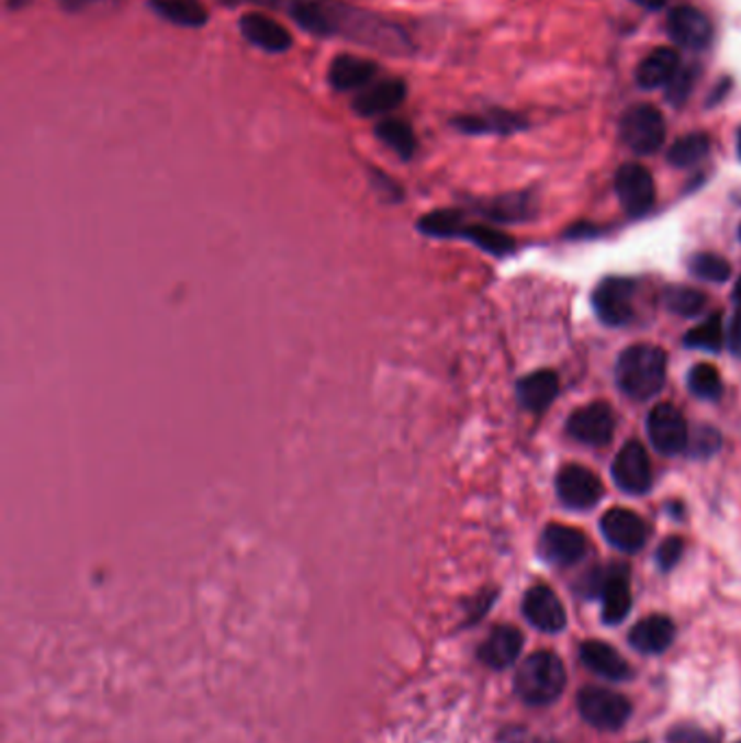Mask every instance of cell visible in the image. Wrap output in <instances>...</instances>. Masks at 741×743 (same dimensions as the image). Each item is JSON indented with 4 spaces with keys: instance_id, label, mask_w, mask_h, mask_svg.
Instances as JSON below:
<instances>
[{
    "instance_id": "44",
    "label": "cell",
    "mask_w": 741,
    "mask_h": 743,
    "mask_svg": "<svg viewBox=\"0 0 741 743\" xmlns=\"http://www.w3.org/2000/svg\"><path fill=\"white\" fill-rule=\"evenodd\" d=\"M33 0H7V7L11 9V11H15V9H24V7H29Z\"/></svg>"
},
{
    "instance_id": "46",
    "label": "cell",
    "mask_w": 741,
    "mask_h": 743,
    "mask_svg": "<svg viewBox=\"0 0 741 743\" xmlns=\"http://www.w3.org/2000/svg\"><path fill=\"white\" fill-rule=\"evenodd\" d=\"M733 301H736V305H738V309H741V279L738 281V285H736V290H733Z\"/></svg>"
},
{
    "instance_id": "2",
    "label": "cell",
    "mask_w": 741,
    "mask_h": 743,
    "mask_svg": "<svg viewBox=\"0 0 741 743\" xmlns=\"http://www.w3.org/2000/svg\"><path fill=\"white\" fill-rule=\"evenodd\" d=\"M665 372L667 357L659 346L636 344L620 354L616 365V381L627 396L636 401H648L663 390Z\"/></svg>"
},
{
    "instance_id": "43",
    "label": "cell",
    "mask_w": 741,
    "mask_h": 743,
    "mask_svg": "<svg viewBox=\"0 0 741 743\" xmlns=\"http://www.w3.org/2000/svg\"><path fill=\"white\" fill-rule=\"evenodd\" d=\"M226 7H239V4H266V7H272L277 4V0H217Z\"/></svg>"
},
{
    "instance_id": "21",
    "label": "cell",
    "mask_w": 741,
    "mask_h": 743,
    "mask_svg": "<svg viewBox=\"0 0 741 743\" xmlns=\"http://www.w3.org/2000/svg\"><path fill=\"white\" fill-rule=\"evenodd\" d=\"M525 645V638L518 629L514 627H498L485 639V643L479 650V656L485 665L494 669H507L512 667Z\"/></svg>"
},
{
    "instance_id": "48",
    "label": "cell",
    "mask_w": 741,
    "mask_h": 743,
    "mask_svg": "<svg viewBox=\"0 0 741 743\" xmlns=\"http://www.w3.org/2000/svg\"><path fill=\"white\" fill-rule=\"evenodd\" d=\"M740 237H741V226H740Z\"/></svg>"
},
{
    "instance_id": "36",
    "label": "cell",
    "mask_w": 741,
    "mask_h": 743,
    "mask_svg": "<svg viewBox=\"0 0 741 743\" xmlns=\"http://www.w3.org/2000/svg\"><path fill=\"white\" fill-rule=\"evenodd\" d=\"M685 550V541L681 537H667L661 541L659 550H656V565L663 572H670L683 556Z\"/></svg>"
},
{
    "instance_id": "20",
    "label": "cell",
    "mask_w": 741,
    "mask_h": 743,
    "mask_svg": "<svg viewBox=\"0 0 741 743\" xmlns=\"http://www.w3.org/2000/svg\"><path fill=\"white\" fill-rule=\"evenodd\" d=\"M579 654H581L583 665L590 672H594V674H598L607 680H629L631 678L629 663L620 656V652L616 648H611L605 641H596V639L585 641L581 645Z\"/></svg>"
},
{
    "instance_id": "6",
    "label": "cell",
    "mask_w": 741,
    "mask_h": 743,
    "mask_svg": "<svg viewBox=\"0 0 741 743\" xmlns=\"http://www.w3.org/2000/svg\"><path fill=\"white\" fill-rule=\"evenodd\" d=\"M620 137L636 155H652L665 142V122L656 106H631L620 120Z\"/></svg>"
},
{
    "instance_id": "26",
    "label": "cell",
    "mask_w": 741,
    "mask_h": 743,
    "mask_svg": "<svg viewBox=\"0 0 741 743\" xmlns=\"http://www.w3.org/2000/svg\"><path fill=\"white\" fill-rule=\"evenodd\" d=\"M374 133L403 161H409L416 155L418 139H416V133H414V128H412V124L407 120L385 117V120H381L374 126Z\"/></svg>"
},
{
    "instance_id": "39",
    "label": "cell",
    "mask_w": 741,
    "mask_h": 743,
    "mask_svg": "<svg viewBox=\"0 0 741 743\" xmlns=\"http://www.w3.org/2000/svg\"><path fill=\"white\" fill-rule=\"evenodd\" d=\"M372 183L385 201H403V188L392 177H388L385 172L372 170Z\"/></svg>"
},
{
    "instance_id": "25",
    "label": "cell",
    "mask_w": 741,
    "mask_h": 743,
    "mask_svg": "<svg viewBox=\"0 0 741 743\" xmlns=\"http://www.w3.org/2000/svg\"><path fill=\"white\" fill-rule=\"evenodd\" d=\"M148 4L161 20L183 29H201L210 22V11L201 0H148Z\"/></svg>"
},
{
    "instance_id": "10",
    "label": "cell",
    "mask_w": 741,
    "mask_h": 743,
    "mask_svg": "<svg viewBox=\"0 0 741 743\" xmlns=\"http://www.w3.org/2000/svg\"><path fill=\"white\" fill-rule=\"evenodd\" d=\"M587 537L574 527L548 525L539 539V554L546 563L557 567L576 565L587 556Z\"/></svg>"
},
{
    "instance_id": "27",
    "label": "cell",
    "mask_w": 741,
    "mask_h": 743,
    "mask_svg": "<svg viewBox=\"0 0 741 743\" xmlns=\"http://www.w3.org/2000/svg\"><path fill=\"white\" fill-rule=\"evenodd\" d=\"M457 239H468L474 246H479L481 250H485L490 255H496V257L509 255L514 250V246H516V241L509 235H505V233H501L496 228H490L485 224H468V222H463V226L459 228Z\"/></svg>"
},
{
    "instance_id": "9",
    "label": "cell",
    "mask_w": 741,
    "mask_h": 743,
    "mask_svg": "<svg viewBox=\"0 0 741 743\" xmlns=\"http://www.w3.org/2000/svg\"><path fill=\"white\" fill-rule=\"evenodd\" d=\"M557 496L574 511H587L603 498V483L598 476L583 465H565L557 474Z\"/></svg>"
},
{
    "instance_id": "8",
    "label": "cell",
    "mask_w": 741,
    "mask_h": 743,
    "mask_svg": "<svg viewBox=\"0 0 741 743\" xmlns=\"http://www.w3.org/2000/svg\"><path fill=\"white\" fill-rule=\"evenodd\" d=\"M645 430H648L652 446L661 454H667V457L678 454L687 450L689 446L687 420L674 405H667V403L656 405L645 418Z\"/></svg>"
},
{
    "instance_id": "14",
    "label": "cell",
    "mask_w": 741,
    "mask_h": 743,
    "mask_svg": "<svg viewBox=\"0 0 741 743\" xmlns=\"http://www.w3.org/2000/svg\"><path fill=\"white\" fill-rule=\"evenodd\" d=\"M667 33L678 46L703 50L714 40V24L700 9L681 4L667 15Z\"/></svg>"
},
{
    "instance_id": "18",
    "label": "cell",
    "mask_w": 741,
    "mask_h": 743,
    "mask_svg": "<svg viewBox=\"0 0 741 743\" xmlns=\"http://www.w3.org/2000/svg\"><path fill=\"white\" fill-rule=\"evenodd\" d=\"M405 99H407L405 79L390 77L361 90L352 101V111L361 117H379L398 109L405 103Z\"/></svg>"
},
{
    "instance_id": "22",
    "label": "cell",
    "mask_w": 741,
    "mask_h": 743,
    "mask_svg": "<svg viewBox=\"0 0 741 743\" xmlns=\"http://www.w3.org/2000/svg\"><path fill=\"white\" fill-rule=\"evenodd\" d=\"M681 72V57L674 48L652 50L637 68L636 81L641 90H656L670 86L672 79Z\"/></svg>"
},
{
    "instance_id": "40",
    "label": "cell",
    "mask_w": 741,
    "mask_h": 743,
    "mask_svg": "<svg viewBox=\"0 0 741 743\" xmlns=\"http://www.w3.org/2000/svg\"><path fill=\"white\" fill-rule=\"evenodd\" d=\"M689 90H692V79L687 72H678L672 83L667 86V99L674 103V105H681L687 97H689Z\"/></svg>"
},
{
    "instance_id": "38",
    "label": "cell",
    "mask_w": 741,
    "mask_h": 743,
    "mask_svg": "<svg viewBox=\"0 0 741 743\" xmlns=\"http://www.w3.org/2000/svg\"><path fill=\"white\" fill-rule=\"evenodd\" d=\"M667 743H720L709 733L696 729V727H676L670 731Z\"/></svg>"
},
{
    "instance_id": "12",
    "label": "cell",
    "mask_w": 741,
    "mask_h": 743,
    "mask_svg": "<svg viewBox=\"0 0 741 743\" xmlns=\"http://www.w3.org/2000/svg\"><path fill=\"white\" fill-rule=\"evenodd\" d=\"M611 476L616 485L633 496H641L652 485V468L645 448L639 441H629L616 454L611 465Z\"/></svg>"
},
{
    "instance_id": "13",
    "label": "cell",
    "mask_w": 741,
    "mask_h": 743,
    "mask_svg": "<svg viewBox=\"0 0 741 743\" xmlns=\"http://www.w3.org/2000/svg\"><path fill=\"white\" fill-rule=\"evenodd\" d=\"M616 430V416L607 403H592L568 418V432L585 446H605Z\"/></svg>"
},
{
    "instance_id": "3",
    "label": "cell",
    "mask_w": 741,
    "mask_h": 743,
    "mask_svg": "<svg viewBox=\"0 0 741 743\" xmlns=\"http://www.w3.org/2000/svg\"><path fill=\"white\" fill-rule=\"evenodd\" d=\"M565 667L554 652L530 654L516 674V694L530 707L552 705L565 689Z\"/></svg>"
},
{
    "instance_id": "17",
    "label": "cell",
    "mask_w": 741,
    "mask_h": 743,
    "mask_svg": "<svg viewBox=\"0 0 741 743\" xmlns=\"http://www.w3.org/2000/svg\"><path fill=\"white\" fill-rule=\"evenodd\" d=\"M523 613L529 624L543 633H561L568 624V613L559 596L543 585H537L527 592L523 600Z\"/></svg>"
},
{
    "instance_id": "35",
    "label": "cell",
    "mask_w": 741,
    "mask_h": 743,
    "mask_svg": "<svg viewBox=\"0 0 741 743\" xmlns=\"http://www.w3.org/2000/svg\"><path fill=\"white\" fill-rule=\"evenodd\" d=\"M689 270L700 281L709 283H725L731 277V263L714 252H698L689 259Z\"/></svg>"
},
{
    "instance_id": "45",
    "label": "cell",
    "mask_w": 741,
    "mask_h": 743,
    "mask_svg": "<svg viewBox=\"0 0 741 743\" xmlns=\"http://www.w3.org/2000/svg\"><path fill=\"white\" fill-rule=\"evenodd\" d=\"M636 2L643 4V7H648V9H659V7L665 4V0H636Z\"/></svg>"
},
{
    "instance_id": "30",
    "label": "cell",
    "mask_w": 741,
    "mask_h": 743,
    "mask_svg": "<svg viewBox=\"0 0 741 743\" xmlns=\"http://www.w3.org/2000/svg\"><path fill=\"white\" fill-rule=\"evenodd\" d=\"M463 222H465V215L459 210H437V212L424 215L423 219L418 222V230L426 237L457 239Z\"/></svg>"
},
{
    "instance_id": "33",
    "label": "cell",
    "mask_w": 741,
    "mask_h": 743,
    "mask_svg": "<svg viewBox=\"0 0 741 743\" xmlns=\"http://www.w3.org/2000/svg\"><path fill=\"white\" fill-rule=\"evenodd\" d=\"M725 344V324H722V314H714L703 324L694 326L685 335V346L698 348V350H711L718 352Z\"/></svg>"
},
{
    "instance_id": "23",
    "label": "cell",
    "mask_w": 741,
    "mask_h": 743,
    "mask_svg": "<svg viewBox=\"0 0 741 743\" xmlns=\"http://www.w3.org/2000/svg\"><path fill=\"white\" fill-rule=\"evenodd\" d=\"M676 638V627L665 616H648L639 620L629 633L631 645L641 654H661Z\"/></svg>"
},
{
    "instance_id": "42",
    "label": "cell",
    "mask_w": 741,
    "mask_h": 743,
    "mask_svg": "<svg viewBox=\"0 0 741 743\" xmlns=\"http://www.w3.org/2000/svg\"><path fill=\"white\" fill-rule=\"evenodd\" d=\"M92 2H97V0H59V4L70 13V11H81V9H86L88 4H92Z\"/></svg>"
},
{
    "instance_id": "41",
    "label": "cell",
    "mask_w": 741,
    "mask_h": 743,
    "mask_svg": "<svg viewBox=\"0 0 741 743\" xmlns=\"http://www.w3.org/2000/svg\"><path fill=\"white\" fill-rule=\"evenodd\" d=\"M729 348L731 352L741 359V309L733 316L731 328H729Z\"/></svg>"
},
{
    "instance_id": "15",
    "label": "cell",
    "mask_w": 741,
    "mask_h": 743,
    "mask_svg": "<svg viewBox=\"0 0 741 743\" xmlns=\"http://www.w3.org/2000/svg\"><path fill=\"white\" fill-rule=\"evenodd\" d=\"M239 33L248 44L270 55L288 53L294 44L292 33L281 22L263 13H255V11L239 18Z\"/></svg>"
},
{
    "instance_id": "29",
    "label": "cell",
    "mask_w": 741,
    "mask_h": 743,
    "mask_svg": "<svg viewBox=\"0 0 741 743\" xmlns=\"http://www.w3.org/2000/svg\"><path fill=\"white\" fill-rule=\"evenodd\" d=\"M711 142L705 133H689L678 137L667 153V161L676 168H692L709 155Z\"/></svg>"
},
{
    "instance_id": "11",
    "label": "cell",
    "mask_w": 741,
    "mask_h": 743,
    "mask_svg": "<svg viewBox=\"0 0 741 743\" xmlns=\"http://www.w3.org/2000/svg\"><path fill=\"white\" fill-rule=\"evenodd\" d=\"M616 192L625 212L641 217L654 207L656 188L652 175L639 164H625L616 175Z\"/></svg>"
},
{
    "instance_id": "1",
    "label": "cell",
    "mask_w": 741,
    "mask_h": 743,
    "mask_svg": "<svg viewBox=\"0 0 741 743\" xmlns=\"http://www.w3.org/2000/svg\"><path fill=\"white\" fill-rule=\"evenodd\" d=\"M292 20L316 37H341L392 57L414 50L409 33L394 20L344 0H290Z\"/></svg>"
},
{
    "instance_id": "7",
    "label": "cell",
    "mask_w": 741,
    "mask_h": 743,
    "mask_svg": "<svg viewBox=\"0 0 741 743\" xmlns=\"http://www.w3.org/2000/svg\"><path fill=\"white\" fill-rule=\"evenodd\" d=\"M633 294H636L633 279L609 277L596 285L592 294V307L603 324L625 326L633 318Z\"/></svg>"
},
{
    "instance_id": "19",
    "label": "cell",
    "mask_w": 741,
    "mask_h": 743,
    "mask_svg": "<svg viewBox=\"0 0 741 743\" xmlns=\"http://www.w3.org/2000/svg\"><path fill=\"white\" fill-rule=\"evenodd\" d=\"M379 75V64L357 55H337L328 66V83L335 92L366 90Z\"/></svg>"
},
{
    "instance_id": "34",
    "label": "cell",
    "mask_w": 741,
    "mask_h": 743,
    "mask_svg": "<svg viewBox=\"0 0 741 743\" xmlns=\"http://www.w3.org/2000/svg\"><path fill=\"white\" fill-rule=\"evenodd\" d=\"M481 210L487 217L498 219V222H520V219L529 217L530 212H532L529 196H520V194L494 199V201L485 203Z\"/></svg>"
},
{
    "instance_id": "47",
    "label": "cell",
    "mask_w": 741,
    "mask_h": 743,
    "mask_svg": "<svg viewBox=\"0 0 741 743\" xmlns=\"http://www.w3.org/2000/svg\"><path fill=\"white\" fill-rule=\"evenodd\" d=\"M738 153H740L741 157V131H740V139H738Z\"/></svg>"
},
{
    "instance_id": "28",
    "label": "cell",
    "mask_w": 741,
    "mask_h": 743,
    "mask_svg": "<svg viewBox=\"0 0 741 743\" xmlns=\"http://www.w3.org/2000/svg\"><path fill=\"white\" fill-rule=\"evenodd\" d=\"M452 124L468 135H485V133H512L518 131L523 124L518 122V117L509 115V113H490V115H461L454 117Z\"/></svg>"
},
{
    "instance_id": "16",
    "label": "cell",
    "mask_w": 741,
    "mask_h": 743,
    "mask_svg": "<svg viewBox=\"0 0 741 743\" xmlns=\"http://www.w3.org/2000/svg\"><path fill=\"white\" fill-rule=\"evenodd\" d=\"M605 539L620 552H639L648 541L645 522L631 509H609L600 520Z\"/></svg>"
},
{
    "instance_id": "4",
    "label": "cell",
    "mask_w": 741,
    "mask_h": 743,
    "mask_svg": "<svg viewBox=\"0 0 741 743\" xmlns=\"http://www.w3.org/2000/svg\"><path fill=\"white\" fill-rule=\"evenodd\" d=\"M576 705L581 718L598 731H620L633 713L629 698L603 687L581 689Z\"/></svg>"
},
{
    "instance_id": "32",
    "label": "cell",
    "mask_w": 741,
    "mask_h": 743,
    "mask_svg": "<svg viewBox=\"0 0 741 743\" xmlns=\"http://www.w3.org/2000/svg\"><path fill=\"white\" fill-rule=\"evenodd\" d=\"M689 392L700 401H718L722 396V379L711 363H698L687 374Z\"/></svg>"
},
{
    "instance_id": "24",
    "label": "cell",
    "mask_w": 741,
    "mask_h": 743,
    "mask_svg": "<svg viewBox=\"0 0 741 743\" xmlns=\"http://www.w3.org/2000/svg\"><path fill=\"white\" fill-rule=\"evenodd\" d=\"M559 394V379L552 370H537L518 383V401L530 414L546 412Z\"/></svg>"
},
{
    "instance_id": "5",
    "label": "cell",
    "mask_w": 741,
    "mask_h": 743,
    "mask_svg": "<svg viewBox=\"0 0 741 743\" xmlns=\"http://www.w3.org/2000/svg\"><path fill=\"white\" fill-rule=\"evenodd\" d=\"M585 592L598 596L603 600V622L614 627L620 624L631 613V585H629V570L627 567H611V570H596L585 581Z\"/></svg>"
},
{
    "instance_id": "31",
    "label": "cell",
    "mask_w": 741,
    "mask_h": 743,
    "mask_svg": "<svg viewBox=\"0 0 741 743\" xmlns=\"http://www.w3.org/2000/svg\"><path fill=\"white\" fill-rule=\"evenodd\" d=\"M665 307L683 318H696L707 307V296L692 288H667L663 294Z\"/></svg>"
},
{
    "instance_id": "37",
    "label": "cell",
    "mask_w": 741,
    "mask_h": 743,
    "mask_svg": "<svg viewBox=\"0 0 741 743\" xmlns=\"http://www.w3.org/2000/svg\"><path fill=\"white\" fill-rule=\"evenodd\" d=\"M720 435L716 432V430H711V428H705V430H698V435H696V439H689V446H692V450H694V454H698V457H707V454H711V452H716L718 448H720ZM687 446V448H689Z\"/></svg>"
}]
</instances>
